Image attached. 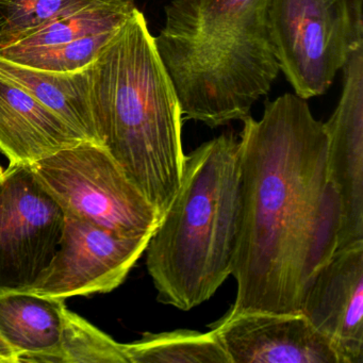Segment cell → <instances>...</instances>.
<instances>
[{
  "label": "cell",
  "instance_id": "obj_6",
  "mask_svg": "<svg viewBox=\"0 0 363 363\" xmlns=\"http://www.w3.org/2000/svg\"><path fill=\"white\" fill-rule=\"evenodd\" d=\"M31 167L65 216L123 237L152 235L162 218L101 144L82 141Z\"/></svg>",
  "mask_w": 363,
  "mask_h": 363
},
{
  "label": "cell",
  "instance_id": "obj_21",
  "mask_svg": "<svg viewBox=\"0 0 363 363\" xmlns=\"http://www.w3.org/2000/svg\"><path fill=\"white\" fill-rule=\"evenodd\" d=\"M4 169L3 167H0V176L3 175Z\"/></svg>",
  "mask_w": 363,
  "mask_h": 363
},
{
  "label": "cell",
  "instance_id": "obj_3",
  "mask_svg": "<svg viewBox=\"0 0 363 363\" xmlns=\"http://www.w3.org/2000/svg\"><path fill=\"white\" fill-rule=\"evenodd\" d=\"M269 0H173L155 37L182 118L211 128L243 121L280 69Z\"/></svg>",
  "mask_w": 363,
  "mask_h": 363
},
{
  "label": "cell",
  "instance_id": "obj_18",
  "mask_svg": "<svg viewBox=\"0 0 363 363\" xmlns=\"http://www.w3.org/2000/svg\"><path fill=\"white\" fill-rule=\"evenodd\" d=\"M99 0H0V48Z\"/></svg>",
  "mask_w": 363,
  "mask_h": 363
},
{
  "label": "cell",
  "instance_id": "obj_4",
  "mask_svg": "<svg viewBox=\"0 0 363 363\" xmlns=\"http://www.w3.org/2000/svg\"><path fill=\"white\" fill-rule=\"evenodd\" d=\"M239 222V140L223 133L186 155L182 184L146 246L157 299L182 311L231 276Z\"/></svg>",
  "mask_w": 363,
  "mask_h": 363
},
{
  "label": "cell",
  "instance_id": "obj_12",
  "mask_svg": "<svg viewBox=\"0 0 363 363\" xmlns=\"http://www.w3.org/2000/svg\"><path fill=\"white\" fill-rule=\"evenodd\" d=\"M82 141L52 110L0 76V152L10 164H31Z\"/></svg>",
  "mask_w": 363,
  "mask_h": 363
},
{
  "label": "cell",
  "instance_id": "obj_5",
  "mask_svg": "<svg viewBox=\"0 0 363 363\" xmlns=\"http://www.w3.org/2000/svg\"><path fill=\"white\" fill-rule=\"evenodd\" d=\"M272 48L295 94L320 96L363 48V0H269Z\"/></svg>",
  "mask_w": 363,
  "mask_h": 363
},
{
  "label": "cell",
  "instance_id": "obj_14",
  "mask_svg": "<svg viewBox=\"0 0 363 363\" xmlns=\"http://www.w3.org/2000/svg\"><path fill=\"white\" fill-rule=\"evenodd\" d=\"M65 301L33 292L0 294V337L16 354V362L57 347L67 309Z\"/></svg>",
  "mask_w": 363,
  "mask_h": 363
},
{
  "label": "cell",
  "instance_id": "obj_19",
  "mask_svg": "<svg viewBox=\"0 0 363 363\" xmlns=\"http://www.w3.org/2000/svg\"><path fill=\"white\" fill-rule=\"evenodd\" d=\"M0 356L7 360L8 363H16V354L0 337Z\"/></svg>",
  "mask_w": 363,
  "mask_h": 363
},
{
  "label": "cell",
  "instance_id": "obj_10",
  "mask_svg": "<svg viewBox=\"0 0 363 363\" xmlns=\"http://www.w3.org/2000/svg\"><path fill=\"white\" fill-rule=\"evenodd\" d=\"M211 331L230 363H340L329 340L303 313L227 312Z\"/></svg>",
  "mask_w": 363,
  "mask_h": 363
},
{
  "label": "cell",
  "instance_id": "obj_2",
  "mask_svg": "<svg viewBox=\"0 0 363 363\" xmlns=\"http://www.w3.org/2000/svg\"><path fill=\"white\" fill-rule=\"evenodd\" d=\"M90 80L101 145L163 216L184 173L182 112L138 8L90 65Z\"/></svg>",
  "mask_w": 363,
  "mask_h": 363
},
{
  "label": "cell",
  "instance_id": "obj_16",
  "mask_svg": "<svg viewBox=\"0 0 363 363\" xmlns=\"http://www.w3.org/2000/svg\"><path fill=\"white\" fill-rule=\"evenodd\" d=\"M21 362L130 363V361L125 344L118 343L67 308L57 347L45 354L24 357Z\"/></svg>",
  "mask_w": 363,
  "mask_h": 363
},
{
  "label": "cell",
  "instance_id": "obj_13",
  "mask_svg": "<svg viewBox=\"0 0 363 363\" xmlns=\"http://www.w3.org/2000/svg\"><path fill=\"white\" fill-rule=\"evenodd\" d=\"M90 65L82 71L58 73L0 57V76L30 93L86 141L101 144L91 101Z\"/></svg>",
  "mask_w": 363,
  "mask_h": 363
},
{
  "label": "cell",
  "instance_id": "obj_11",
  "mask_svg": "<svg viewBox=\"0 0 363 363\" xmlns=\"http://www.w3.org/2000/svg\"><path fill=\"white\" fill-rule=\"evenodd\" d=\"M301 313L329 340L340 363H363V243L337 250L320 267Z\"/></svg>",
  "mask_w": 363,
  "mask_h": 363
},
{
  "label": "cell",
  "instance_id": "obj_9",
  "mask_svg": "<svg viewBox=\"0 0 363 363\" xmlns=\"http://www.w3.org/2000/svg\"><path fill=\"white\" fill-rule=\"evenodd\" d=\"M342 71L341 99L324 123L328 178L341 208L337 250L363 243V48Z\"/></svg>",
  "mask_w": 363,
  "mask_h": 363
},
{
  "label": "cell",
  "instance_id": "obj_15",
  "mask_svg": "<svg viewBox=\"0 0 363 363\" xmlns=\"http://www.w3.org/2000/svg\"><path fill=\"white\" fill-rule=\"evenodd\" d=\"M125 347L130 363H230L211 330L145 333L141 339L125 344Z\"/></svg>",
  "mask_w": 363,
  "mask_h": 363
},
{
  "label": "cell",
  "instance_id": "obj_1",
  "mask_svg": "<svg viewBox=\"0 0 363 363\" xmlns=\"http://www.w3.org/2000/svg\"><path fill=\"white\" fill-rule=\"evenodd\" d=\"M243 123L231 269L237 296L228 313H301L308 284L339 246L341 208L327 171L326 129L295 93Z\"/></svg>",
  "mask_w": 363,
  "mask_h": 363
},
{
  "label": "cell",
  "instance_id": "obj_7",
  "mask_svg": "<svg viewBox=\"0 0 363 363\" xmlns=\"http://www.w3.org/2000/svg\"><path fill=\"white\" fill-rule=\"evenodd\" d=\"M65 214L28 163L0 176V294L29 292L59 247Z\"/></svg>",
  "mask_w": 363,
  "mask_h": 363
},
{
  "label": "cell",
  "instance_id": "obj_20",
  "mask_svg": "<svg viewBox=\"0 0 363 363\" xmlns=\"http://www.w3.org/2000/svg\"><path fill=\"white\" fill-rule=\"evenodd\" d=\"M0 363H8V362H7V360H6V359L4 358V357L0 356Z\"/></svg>",
  "mask_w": 363,
  "mask_h": 363
},
{
  "label": "cell",
  "instance_id": "obj_8",
  "mask_svg": "<svg viewBox=\"0 0 363 363\" xmlns=\"http://www.w3.org/2000/svg\"><path fill=\"white\" fill-rule=\"evenodd\" d=\"M150 237H123L65 216L58 250L29 292L63 299L111 292L145 252Z\"/></svg>",
  "mask_w": 363,
  "mask_h": 363
},
{
  "label": "cell",
  "instance_id": "obj_17",
  "mask_svg": "<svg viewBox=\"0 0 363 363\" xmlns=\"http://www.w3.org/2000/svg\"><path fill=\"white\" fill-rule=\"evenodd\" d=\"M118 30L116 29L55 45L35 48L5 46L0 48V57L25 67L44 71L58 73L82 71L92 65Z\"/></svg>",
  "mask_w": 363,
  "mask_h": 363
}]
</instances>
